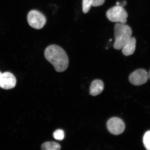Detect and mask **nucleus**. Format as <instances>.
I'll return each instance as SVG.
<instances>
[{"instance_id": "6ab92c4d", "label": "nucleus", "mask_w": 150, "mask_h": 150, "mask_svg": "<svg viewBox=\"0 0 150 150\" xmlns=\"http://www.w3.org/2000/svg\"><path fill=\"white\" fill-rule=\"evenodd\" d=\"M112 41V39H110V41Z\"/></svg>"}, {"instance_id": "7ed1b4c3", "label": "nucleus", "mask_w": 150, "mask_h": 150, "mask_svg": "<svg viewBox=\"0 0 150 150\" xmlns=\"http://www.w3.org/2000/svg\"><path fill=\"white\" fill-rule=\"evenodd\" d=\"M106 16L110 21L123 24L126 23L128 17V14L125 8L117 5L109 9L106 12Z\"/></svg>"}, {"instance_id": "f3484780", "label": "nucleus", "mask_w": 150, "mask_h": 150, "mask_svg": "<svg viewBox=\"0 0 150 150\" xmlns=\"http://www.w3.org/2000/svg\"><path fill=\"white\" fill-rule=\"evenodd\" d=\"M148 74H149V80H150V69Z\"/></svg>"}, {"instance_id": "f03ea898", "label": "nucleus", "mask_w": 150, "mask_h": 150, "mask_svg": "<svg viewBox=\"0 0 150 150\" xmlns=\"http://www.w3.org/2000/svg\"><path fill=\"white\" fill-rule=\"evenodd\" d=\"M114 32L115 42L113 47L116 50H120L131 38L132 29L127 24L117 23L114 25Z\"/></svg>"}, {"instance_id": "f8f14e48", "label": "nucleus", "mask_w": 150, "mask_h": 150, "mask_svg": "<svg viewBox=\"0 0 150 150\" xmlns=\"http://www.w3.org/2000/svg\"><path fill=\"white\" fill-rule=\"evenodd\" d=\"M143 141L146 149L150 150V131H147L144 134Z\"/></svg>"}, {"instance_id": "a211bd4d", "label": "nucleus", "mask_w": 150, "mask_h": 150, "mask_svg": "<svg viewBox=\"0 0 150 150\" xmlns=\"http://www.w3.org/2000/svg\"><path fill=\"white\" fill-rule=\"evenodd\" d=\"M116 4H117V6H119L120 4V3L119 2H117V3H116Z\"/></svg>"}, {"instance_id": "423d86ee", "label": "nucleus", "mask_w": 150, "mask_h": 150, "mask_svg": "<svg viewBox=\"0 0 150 150\" xmlns=\"http://www.w3.org/2000/svg\"><path fill=\"white\" fill-rule=\"evenodd\" d=\"M107 127L109 132L115 135H118L122 133L125 129L124 123L118 117H112L108 120Z\"/></svg>"}, {"instance_id": "4468645a", "label": "nucleus", "mask_w": 150, "mask_h": 150, "mask_svg": "<svg viewBox=\"0 0 150 150\" xmlns=\"http://www.w3.org/2000/svg\"><path fill=\"white\" fill-rule=\"evenodd\" d=\"M105 2V0H92V6L97 7L100 6L103 4Z\"/></svg>"}, {"instance_id": "2eb2a0df", "label": "nucleus", "mask_w": 150, "mask_h": 150, "mask_svg": "<svg viewBox=\"0 0 150 150\" xmlns=\"http://www.w3.org/2000/svg\"><path fill=\"white\" fill-rule=\"evenodd\" d=\"M122 4H120L119 5L120 6H121L122 7H123L125 6L127 4V2L126 1H123Z\"/></svg>"}, {"instance_id": "20e7f679", "label": "nucleus", "mask_w": 150, "mask_h": 150, "mask_svg": "<svg viewBox=\"0 0 150 150\" xmlns=\"http://www.w3.org/2000/svg\"><path fill=\"white\" fill-rule=\"evenodd\" d=\"M27 20L31 27L36 29H40L45 25L47 20L46 17L40 11L33 10L28 14Z\"/></svg>"}, {"instance_id": "0eeeda50", "label": "nucleus", "mask_w": 150, "mask_h": 150, "mask_svg": "<svg viewBox=\"0 0 150 150\" xmlns=\"http://www.w3.org/2000/svg\"><path fill=\"white\" fill-rule=\"evenodd\" d=\"M16 79L14 75L9 72H5L2 74L0 86L1 88L9 90L16 86Z\"/></svg>"}, {"instance_id": "9d476101", "label": "nucleus", "mask_w": 150, "mask_h": 150, "mask_svg": "<svg viewBox=\"0 0 150 150\" xmlns=\"http://www.w3.org/2000/svg\"><path fill=\"white\" fill-rule=\"evenodd\" d=\"M41 149L42 150H59L61 149V147L56 142H47L42 144Z\"/></svg>"}, {"instance_id": "9b49d317", "label": "nucleus", "mask_w": 150, "mask_h": 150, "mask_svg": "<svg viewBox=\"0 0 150 150\" xmlns=\"http://www.w3.org/2000/svg\"><path fill=\"white\" fill-rule=\"evenodd\" d=\"M91 6H92V0H83L82 10L84 13H87L88 12Z\"/></svg>"}, {"instance_id": "ddd939ff", "label": "nucleus", "mask_w": 150, "mask_h": 150, "mask_svg": "<svg viewBox=\"0 0 150 150\" xmlns=\"http://www.w3.org/2000/svg\"><path fill=\"white\" fill-rule=\"evenodd\" d=\"M53 136L56 139L61 141L64 138V132L61 129H58L54 132Z\"/></svg>"}, {"instance_id": "1a4fd4ad", "label": "nucleus", "mask_w": 150, "mask_h": 150, "mask_svg": "<svg viewBox=\"0 0 150 150\" xmlns=\"http://www.w3.org/2000/svg\"><path fill=\"white\" fill-rule=\"evenodd\" d=\"M136 39L134 37L131 38L122 48V52L124 55L129 56L132 55L136 50Z\"/></svg>"}, {"instance_id": "6e6552de", "label": "nucleus", "mask_w": 150, "mask_h": 150, "mask_svg": "<svg viewBox=\"0 0 150 150\" xmlns=\"http://www.w3.org/2000/svg\"><path fill=\"white\" fill-rule=\"evenodd\" d=\"M104 89V84L102 80L98 79L93 80L90 86V94L92 96H96L102 93Z\"/></svg>"}, {"instance_id": "f257e3e1", "label": "nucleus", "mask_w": 150, "mask_h": 150, "mask_svg": "<svg viewBox=\"0 0 150 150\" xmlns=\"http://www.w3.org/2000/svg\"><path fill=\"white\" fill-rule=\"evenodd\" d=\"M44 55L47 60L53 65L57 72H64L68 68V56L61 47L57 45H51L46 49Z\"/></svg>"}, {"instance_id": "39448f33", "label": "nucleus", "mask_w": 150, "mask_h": 150, "mask_svg": "<svg viewBox=\"0 0 150 150\" xmlns=\"http://www.w3.org/2000/svg\"><path fill=\"white\" fill-rule=\"evenodd\" d=\"M149 79V74L145 69H138L131 73L129 80L131 84L136 86L142 85L146 83Z\"/></svg>"}, {"instance_id": "dca6fc26", "label": "nucleus", "mask_w": 150, "mask_h": 150, "mask_svg": "<svg viewBox=\"0 0 150 150\" xmlns=\"http://www.w3.org/2000/svg\"><path fill=\"white\" fill-rule=\"evenodd\" d=\"M2 74L1 72L0 71V82H1V75ZM0 87H1V86H0Z\"/></svg>"}]
</instances>
